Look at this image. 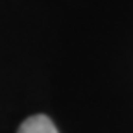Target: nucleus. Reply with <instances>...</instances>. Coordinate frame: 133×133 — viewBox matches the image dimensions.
I'll return each instance as SVG.
<instances>
[{"mask_svg":"<svg viewBox=\"0 0 133 133\" xmlns=\"http://www.w3.org/2000/svg\"><path fill=\"white\" fill-rule=\"evenodd\" d=\"M17 133H57V129L46 115H33L21 124Z\"/></svg>","mask_w":133,"mask_h":133,"instance_id":"1","label":"nucleus"}]
</instances>
